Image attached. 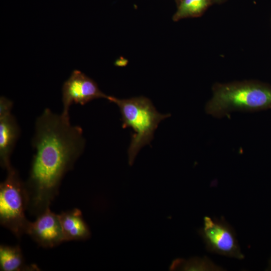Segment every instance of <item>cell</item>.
Masks as SVG:
<instances>
[{"mask_svg": "<svg viewBox=\"0 0 271 271\" xmlns=\"http://www.w3.org/2000/svg\"><path fill=\"white\" fill-rule=\"evenodd\" d=\"M32 145L35 153L25 185L28 209L38 216L49 207L63 177L83 152L85 140L70 117L45 108L36 120Z\"/></svg>", "mask_w": 271, "mask_h": 271, "instance_id": "obj_1", "label": "cell"}, {"mask_svg": "<svg viewBox=\"0 0 271 271\" xmlns=\"http://www.w3.org/2000/svg\"><path fill=\"white\" fill-rule=\"evenodd\" d=\"M268 109H271V86L255 81L216 84L205 106L207 114L219 118L233 111Z\"/></svg>", "mask_w": 271, "mask_h": 271, "instance_id": "obj_2", "label": "cell"}, {"mask_svg": "<svg viewBox=\"0 0 271 271\" xmlns=\"http://www.w3.org/2000/svg\"><path fill=\"white\" fill-rule=\"evenodd\" d=\"M107 100L118 107L122 127H130L133 130L127 150L128 164L131 166L140 150L153 139L159 123L171 114L159 112L152 101L143 96L128 99L108 96Z\"/></svg>", "mask_w": 271, "mask_h": 271, "instance_id": "obj_3", "label": "cell"}, {"mask_svg": "<svg viewBox=\"0 0 271 271\" xmlns=\"http://www.w3.org/2000/svg\"><path fill=\"white\" fill-rule=\"evenodd\" d=\"M7 171L6 178L0 184V222L20 237L27 233L30 222L25 214L29 197L18 172L13 167Z\"/></svg>", "mask_w": 271, "mask_h": 271, "instance_id": "obj_4", "label": "cell"}, {"mask_svg": "<svg viewBox=\"0 0 271 271\" xmlns=\"http://www.w3.org/2000/svg\"><path fill=\"white\" fill-rule=\"evenodd\" d=\"M198 233L208 251L227 257L242 259L244 257L234 229L223 218L204 217V225Z\"/></svg>", "mask_w": 271, "mask_h": 271, "instance_id": "obj_5", "label": "cell"}, {"mask_svg": "<svg viewBox=\"0 0 271 271\" xmlns=\"http://www.w3.org/2000/svg\"><path fill=\"white\" fill-rule=\"evenodd\" d=\"M108 96L100 90L93 79L81 71L74 70L62 86L61 114L70 117L69 111L72 104L83 105L95 99H107Z\"/></svg>", "mask_w": 271, "mask_h": 271, "instance_id": "obj_6", "label": "cell"}, {"mask_svg": "<svg viewBox=\"0 0 271 271\" xmlns=\"http://www.w3.org/2000/svg\"><path fill=\"white\" fill-rule=\"evenodd\" d=\"M13 102L7 97H0V163L7 170L12 166L11 156L20 134V128L12 113Z\"/></svg>", "mask_w": 271, "mask_h": 271, "instance_id": "obj_7", "label": "cell"}, {"mask_svg": "<svg viewBox=\"0 0 271 271\" xmlns=\"http://www.w3.org/2000/svg\"><path fill=\"white\" fill-rule=\"evenodd\" d=\"M27 234L44 247H53L65 241L59 214L48 208L37 216L33 222H30Z\"/></svg>", "mask_w": 271, "mask_h": 271, "instance_id": "obj_8", "label": "cell"}, {"mask_svg": "<svg viewBox=\"0 0 271 271\" xmlns=\"http://www.w3.org/2000/svg\"><path fill=\"white\" fill-rule=\"evenodd\" d=\"M65 241L83 240L91 235L89 228L77 208L59 214Z\"/></svg>", "mask_w": 271, "mask_h": 271, "instance_id": "obj_9", "label": "cell"}, {"mask_svg": "<svg viewBox=\"0 0 271 271\" xmlns=\"http://www.w3.org/2000/svg\"><path fill=\"white\" fill-rule=\"evenodd\" d=\"M0 268L3 271L30 270L38 269L25 263L22 251L19 246L1 245L0 246Z\"/></svg>", "mask_w": 271, "mask_h": 271, "instance_id": "obj_10", "label": "cell"}, {"mask_svg": "<svg viewBox=\"0 0 271 271\" xmlns=\"http://www.w3.org/2000/svg\"><path fill=\"white\" fill-rule=\"evenodd\" d=\"M170 270H222V268L216 265L207 257L192 258L188 260L177 259L170 267Z\"/></svg>", "mask_w": 271, "mask_h": 271, "instance_id": "obj_11", "label": "cell"}, {"mask_svg": "<svg viewBox=\"0 0 271 271\" xmlns=\"http://www.w3.org/2000/svg\"><path fill=\"white\" fill-rule=\"evenodd\" d=\"M210 0H182L173 20L179 21L182 19L200 16L209 5Z\"/></svg>", "mask_w": 271, "mask_h": 271, "instance_id": "obj_12", "label": "cell"}, {"mask_svg": "<svg viewBox=\"0 0 271 271\" xmlns=\"http://www.w3.org/2000/svg\"><path fill=\"white\" fill-rule=\"evenodd\" d=\"M266 270L271 271V256L270 257V258L268 260V267H267Z\"/></svg>", "mask_w": 271, "mask_h": 271, "instance_id": "obj_13", "label": "cell"}]
</instances>
